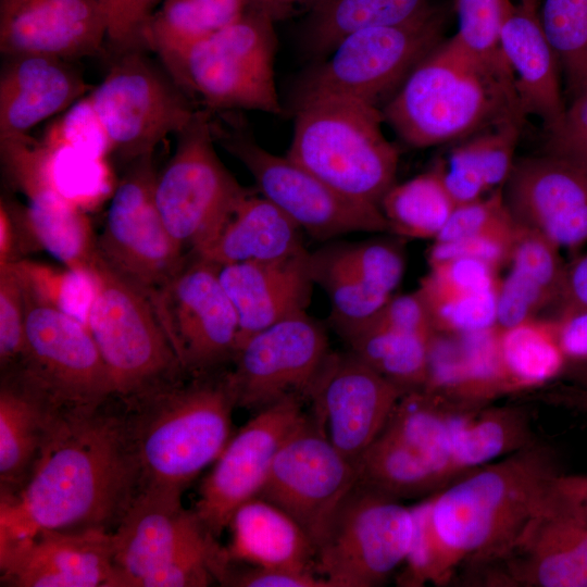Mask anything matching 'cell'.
<instances>
[{
  "label": "cell",
  "mask_w": 587,
  "mask_h": 587,
  "mask_svg": "<svg viewBox=\"0 0 587 587\" xmlns=\"http://www.w3.org/2000/svg\"><path fill=\"white\" fill-rule=\"evenodd\" d=\"M550 399L570 409L587 412V360L566 361Z\"/></svg>",
  "instance_id": "6f0895ef"
},
{
  "label": "cell",
  "mask_w": 587,
  "mask_h": 587,
  "mask_svg": "<svg viewBox=\"0 0 587 587\" xmlns=\"http://www.w3.org/2000/svg\"><path fill=\"white\" fill-rule=\"evenodd\" d=\"M522 124L511 121L470 136L450 151L448 164L473 174L488 191L497 189L507 182L514 165Z\"/></svg>",
  "instance_id": "7bdbcfd3"
},
{
  "label": "cell",
  "mask_w": 587,
  "mask_h": 587,
  "mask_svg": "<svg viewBox=\"0 0 587 587\" xmlns=\"http://www.w3.org/2000/svg\"><path fill=\"white\" fill-rule=\"evenodd\" d=\"M105 38L97 0H0L2 57L45 54L72 61L99 53Z\"/></svg>",
  "instance_id": "d4e9b609"
},
{
  "label": "cell",
  "mask_w": 587,
  "mask_h": 587,
  "mask_svg": "<svg viewBox=\"0 0 587 587\" xmlns=\"http://www.w3.org/2000/svg\"><path fill=\"white\" fill-rule=\"evenodd\" d=\"M587 476L561 474L509 551L498 583L587 587Z\"/></svg>",
  "instance_id": "9a60e30c"
},
{
  "label": "cell",
  "mask_w": 587,
  "mask_h": 587,
  "mask_svg": "<svg viewBox=\"0 0 587 587\" xmlns=\"http://www.w3.org/2000/svg\"><path fill=\"white\" fill-rule=\"evenodd\" d=\"M40 249L24 213V208L0 201V266L23 260Z\"/></svg>",
  "instance_id": "9f6ffc18"
},
{
  "label": "cell",
  "mask_w": 587,
  "mask_h": 587,
  "mask_svg": "<svg viewBox=\"0 0 587 587\" xmlns=\"http://www.w3.org/2000/svg\"><path fill=\"white\" fill-rule=\"evenodd\" d=\"M79 417L66 413L14 375L1 374V495L20 491L47 448L72 421Z\"/></svg>",
  "instance_id": "83f0119b"
},
{
  "label": "cell",
  "mask_w": 587,
  "mask_h": 587,
  "mask_svg": "<svg viewBox=\"0 0 587 587\" xmlns=\"http://www.w3.org/2000/svg\"><path fill=\"white\" fill-rule=\"evenodd\" d=\"M0 154L8 178L27 199L24 213L40 249L65 267L91 273L99 253L89 220L49 184L33 138L0 140Z\"/></svg>",
  "instance_id": "cb8c5ba5"
},
{
  "label": "cell",
  "mask_w": 587,
  "mask_h": 587,
  "mask_svg": "<svg viewBox=\"0 0 587 587\" xmlns=\"http://www.w3.org/2000/svg\"><path fill=\"white\" fill-rule=\"evenodd\" d=\"M503 198L515 223L561 248L587 241V171L551 154L514 162Z\"/></svg>",
  "instance_id": "44dd1931"
},
{
  "label": "cell",
  "mask_w": 587,
  "mask_h": 587,
  "mask_svg": "<svg viewBox=\"0 0 587 587\" xmlns=\"http://www.w3.org/2000/svg\"><path fill=\"white\" fill-rule=\"evenodd\" d=\"M26 345V310L21 280L10 263L0 266V370L14 365Z\"/></svg>",
  "instance_id": "c3c4849f"
},
{
  "label": "cell",
  "mask_w": 587,
  "mask_h": 587,
  "mask_svg": "<svg viewBox=\"0 0 587 587\" xmlns=\"http://www.w3.org/2000/svg\"><path fill=\"white\" fill-rule=\"evenodd\" d=\"M562 311L587 310V254L565 266L561 296Z\"/></svg>",
  "instance_id": "91938a15"
},
{
  "label": "cell",
  "mask_w": 587,
  "mask_h": 587,
  "mask_svg": "<svg viewBox=\"0 0 587 587\" xmlns=\"http://www.w3.org/2000/svg\"><path fill=\"white\" fill-rule=\"evenodd\" d=\"M552 452L532 444L470 470L412 507L413 555L426 583L444 585L462 564L499 561L557 478Z\"/></svg>",
  "instance_id": "7a4b0ae2"
},
{
  "label": "cell",
  "mask_w": 587,
  "mask_h": 587,
  "mask_svg": "<svg viewBox=\"0 0 587 587\" xmlns=\"http://www.w3.org/2000/svg\"><path fill=\"white\" fill-rule=\"evenodd\" d=\"M503 191L497 188L491 195L457 205L447 224L434 241H451L514 224Z\"/></svg>",
  "instance_id": "816d5d0a"
},
{
  "label": "cell",
  "mask_w": 587,
  "mask_h": 587,
  "mask_svg": "<svg viewBox=\"0 0 587 587\" xmlns=\"http://www.w3.org/2000/svg\"><path fill=\"white\" fill-rule=\"evenodd\" d=\"M434 334L407 333L366 323L344 338L349 351L408 392L426 385Z\"/></svg>",
  "instance_id": "8d00e7d4"
},
{
  "label": "cell",
  "mask_w": 587,
  "mask_h": 587,
  "mask_svg": "<svg viewBox=\"0 0 587 587\" xmlns=\"http://www.w3.org/2000/svg\"><path fill=\"white\" fill-rule=\"evenodd\" d=\"M497 347L509 391L553 382L566 363L553 321L534 317L498 328Z\"/></svg>",
  "instance_id": "d590c367"
},
{
  "label": "cell",
  "mask_w": 587,
  "mask_h": 587,
  "mask_svg": "<svg viewBox=\"0 0 587 587\" xmlns=\"http://www.w3.org/2000/svg\"><path fill=\"white\" fill-rule=\"evenodd\" d=\"M178 135L176 149L157 174L154 198L161 217L184 252H195L250 191L214 150L211 112L198 110Z\"/></svg>",
  "instance_id": "7c38bea8"
},
{
  "label": "cell",
  "mask_w": 587,
  "mask_h": 587,
  "mask_svg": "<svg viewBox=\"0 0 587 587\" xmlns=\"http://www.w3.org/2000/svg\"><path fill=\"white\" fill-rule=\"evenodd\" d=\"M88 98L113 153L128 163L153 154L161 140L183 132L198 112L187 92L143 51L117 54Z\"/></svg>",
  "instance_id": "8fae6325"
},
{
  "label": "cell",
  "mask_w": 587,
  "mask_h": 587,
  "mask_svg": "<svg viewBox=\"0 0 587 587\" xmlns=\"http://www.w3.org/2000/svg\"><path fill=\"white\" fill-rule=\"evenodd\" d=\"M322 0H247L250 11L263 13L274 22L287 17L298 9L312 4L315 8Z\"/></svg>",
  "instance_id": "94428289"
},
{
  "label": "cell",
  "mask_w": 587,
  "mask_h": 587,
  "mask_svg": "<svg viewBox=\"0 0 587 587\" xmlns=\"http://www.w3.org/2000/svg\"><path fill=\"white\" fill-rule=\"evenodd\" d=\"M228 527L232 542L226 550L230 561L315 572V548L309 536L291 516L263 498L254 497L240 505Z\"/></svg>",
  "instance_id": "1f68e13d"
},
{
  "label": "cell",
  "mask_w": 587,
  "mask_h": 587,
  "mask_svg": "<svg viewBox=\"0 0 587 587\" xmlns=\"http://www.w3.org/2000/svg\"><path fill=\"white\" fill-rule=\"evenodd\" d=\"M512 5L511 0H453L458 29L452 36L475 57L511 77L500 37Z\"/></svg>",
  "instance_id": "f6af8a7d"
},
{
  "label": "cell",
  "mask_w": 587,
  "mask_h": 587,
  "mask_svg": "<svg viewBox=\"0 0 587 587\" xmlns=\"http://www.w3.org/2000/svg\"><path fill=\"white\" fill-rule=\"evenodd\" d=\"M413 530L411 507L357 484L315 547V572L330 587L378 585L404 563Z\"/></svg>",
  "instance_id": "9c48e42d"
},
{
  "label": "cell",
  "mask_w": 587,
  "mask_h": 587,
  "mask_svg": "<svg viewBox=\"0 0 587 587\" xmlns=\"http://www.w3.org/2000/svg\"><path fill=\"white\" fill-rule=\"evenodd\" d=\"M41 141L70 146L102 159L113 153L112 142L88 96L66 109Z\"/></svg>",
  "instance_id": "7dc6e473"
},
{
  "label": "cell",
  "mask_w": 587,
  "mask_h": 587,
  "mask_svg": "<svg viewBox=\"0 0 587 587\" xmlns=\"http://www.w3.org/2000/svg\"><path fill=\"white\" fill-rule=\"evenodd\" d=\"M500 47L525 116L535 115L551 128L562 117L566 102L559 62L541 26L538 7L512 5Z\"/></svg>",
  "instance_id": "f1b7e54d"
},
{
  "label": "cell",
  "mask_w": 587,
  "mask_h": 587,
  "mask_svg": "<svg viewBox=\"0 0 587 587\" xmlns=\"http://www.w3.org/2000/svg\"><path fill=\"white\" fill-rule=\"evenodd\" d=\"M337 254L376 290L392 296L404 272V254L385 239L333 245Z\"/></svg>",
  "instance_id": "bcb514c9"
},
{
  "label": "cell",
  "mask_w": 587,
  "mask_h": 587,
  "mask_svg": "<svg viewBox=\"0 0 587 587\" xmlns=\"http://www.w3.org/2000/svg\"><path fill=\"white\" fill-rule=\"evenodd\" d=\"M310 265L314 283L330 299L332 321L342 337L370 321L391 298L367 284L333 246L310 253Z\"/></svg>",
  "instance_id": "ab89813d"
},
{
  "label": "cell",
  "mask_w": 587,
  "mask_h": 587,
  "mask_svg": "<svg viewBox=\"0 0 587 587\" xmlns=\"http://www.w3.org/2000/svg\"><path fill=\"white\" fill-rule=\"evenodd\" d=\"M216 539L182 496L140 492L112 532V587H134L148 573Z\"/></svg>",
  "instance_id": "603a6c76"
},
{
  "label": "cell",
  "mask_w": 587,
  "mask_h": 587,
  "mask_svg": "<svg viewBox=\"0 0 587 587\" xmlns=\"http://www.w3.org/2000/svg\"><path fill=\"white\" fill-rule=\"evenodd\" d=\"M585 503H586V509H587V494H586V500H585Z\"/></svg>",
  "instance_id": "be15d7a7"
},
{
  "label": "cell",
  "mask_w": 587,
  "mask_h": 587,
  "mask_svg": "<svg viewBox=\"0 0 587 587\" xmlns=\"http://www.w3.org/2000/svg\"><path fill=\"white\" fill-rule=\"evenodd\" d=\"M117 401L137 470L138 494L182 496L232 437L236 404L224 370L185 373Z\"/></svg>",
  "instance_id": "3957f363"
},
{
  "label": "cell",
  "mask_w": 587,
  "mask_h": 587,
  "mask_svg": "<svg viewBox=\"0 0 587 587\" xmlns=\"http://www.w3.org/2000/svg\"><path fill=\"white\" fill-rule=\"evenodd\" d=\"M444 25V13L432 7L409 22L350 34L304 78L298 98L329 95L377 107L442 40Z\"/></svg>",
  "instance_id": "30bf717a"
},
{
  "label": "cell",
  "mask_w": 587,
  "mask_h": 587,
  "mask_svg": "<svg viewBox=\"0 0 587 587\" xmlns=\"http://www.w3.org/2000/svg\"><path fill=\"white\" fill-rule=\"evenodd\" d=\"M218 277L238 316L236 350L253 334L305 312L315 284L307 250L278 260L218 265Z\"/></svg>",
  "instance_id": "484cf974"
},
{
  "label": "cell",
  "mask_w": 587,
  "mask_h": 587,
  "mask_svg": "<svg viewBox=\"0 0 587 587\" xmlns=\"http://www.w3.org/2000/svg\"><path fill=\"white\" fill-rule=\"evenodd\" d=\"M404 392L351 351L330 352L309 397L314 422L355 462Z\"/></svg>",
  "instance_id": "ffe728a7"
},
{
  "label": "cell",
  "mask_w": 587,
  "mask_h": 587,
  "mask_svg": "<svg viewBox=\"0 0 587 587\" xmlns=\"http://www.w3.org/2000/svg\"><path fill=\"white\" fill-rule=\"evenodd\" d=\"M21 284L26 345L20 360L1 374L14 375L71 415L96 412L114 397V389L88 326Z\"/></svg>",
  "instance_id": "ba28073f"
},
{
  "label": "cell",
  "mask_w": 587,
  "mask_h": 587,
  "mask_svg": "<svg viewBox=\"0 0 587 587\" xmlns=\"http://www.w3.org/2000/svg\"><path fill=\"white\" fill-rule=\"evenodd\" d=\"M354 464L357 484L398 500L434 494L447 485L432 462L385 429Z\"/></svg>",
  "instance_id": "836d02e7"
},
{
  "label": "cell",
  "mask_w": 587,
  "mask_h": 587,
  "mask_svg": "<svg viewBox=\"0 0 587 587\" xmlns=\"http://www.w3.org/2000/svg\"><path fill=\"white\" fill-rule=\"evenodd\" d=\"M433 5L429 0H322L315 8L309 43L316 53H328L358 30L414 20Z\"/></svg>",
  "instance_id": "f35d334b"
},
{
  "label": "cell",
  "mask_w": 587,
  "mask_h": 587,
  "mask_svg": "<svg viewBox=\"0 0 587 587\" xmlns=\"http://www.w3.org/2000/svg\"><path fill=\"white\" fill-rule=\"evenodd\" d=\"M0 570L15 587H112V533L43 529L0 541Z\"/></svg>",
  "instance_id": "7402d4cb"
},
{
  "label": "cell",
  "mask_w": 587,
  "mask_h": 587,
  "mask_svg": "<svg viewBox=\"0 0 587 587\" xmlns=\"http://www.w3.org/2000/svg\"><path fill=\"white\" fill-rule=\"evenodd\" d=\"M247 9V0H163L148 26L147 49L154 51L164 65L238 21Z\"/></svg>",
  "instance_id": "e575fe53"
},
{
  "label": "cell",
  "mask_w": 587,
  "mask_h": 587,
  "mask_svg": "<svg viewBox=\"0 0 587 587\" xmlns=\"http://www.w3.org/2000/svg\"><path fill=\"white\" fill-rule=\"evenodd\" d=\"M357 483L354 462L308 417L279 448L258 497L291 516L315 548Z\"/></svg>",
  "instance_id": "ac0fdd59"
},
{
  "label": "cell",
  "mask_w": 587,
  "mask_h": 587,
  "mask_svg": "<svg viewBox=\"0 0 587 587\" xmlns=\"http://www.w3.org/2000/svg\"><path fill=\"white\" fill-rule=\"evenodd\" d=\"M520 3L538 7V0H520Z\"/></svg>",
  "instance_id": "6125c7cd"
},
{
  "label": "cell",
  "mask_w": 587,
  "mask_h": 587,
  "mask_svg": "<svg viewBox=\"0 0 587 587\" xmlns=\"http://www.w3.org/2000/svg\"><path fill=\"white\" fill-rule=\"evenodd\" d=\"M90 274L95 295L87 326L110 373L114 397L125 400L183 376L186 372L147 292L99 254Z\"/></svg>",
  "instance_id": "8992f818"
},
{
  "label": "cell",
  "mask_w": 587,
  "mask_h": 587,
  "mask_svg": "<svg viewBox=\"0 0 587 587\" xmlns=\"http://www.w3.org/2000/svg\"><path fill=\"white\" fill-rule=\"evenodd\" d=\"M516 223L451 241H434L428 252L429 265L467 258L483 261L494 268L509 263L516 235Z\"/></svg>",
  "instance_id": "f907efd6"
},
{
  "label": "cell",
  "mask_w": 587,
  "mask_h": 587,
  "mask_svg": "<svg viewBox=\"0 0 587 587\" xmlns=\"http://www.w3.org/2000/svg\"><path fill=\"white\" fill-rule=\"evenodd\" d=\"M0 73V140L27 135L65 111L89 88L70 61L45 54L4 55Z\"/></svg>",
  "instance_id": "4316f807"
},
{
  "label": "cell",
  "mask_w": 587,
  "mask_h": 587,
  "mask_svg": "<svg viewBox=\"0 0 587 587\" xmlns=\"http://www.w3.org/2000/svg\"><path fill=\"white\" fill-rule=\"evenodd\" d=\"M455 207L439 166L395 184L380 202L389 232L407 238L434 240Z\"/></svg>",
  "instance_id": "74e56055"
},
{
  "label": "cell",
  "mask_w": 587,
  "mask_h": 587,
  "mask_svg": "<svg viewBox=\"0 0 587 587\" xmlns=\"http://www.w3.org/2000/svg\"><path fill=\"white\" fill-rule=\"evenodd\" d=\"M303 402L289 398L262 409L230 437L201 483L193 510L214 537L240 505L258 497L279 448L308 419Z\"/></svg>",
  "instance_id": "d6986e66"
},
{
  "label": "cell",
  "mask_w": 587,
  "mask_h": 587,
  "mask_svg": "<svg viewBox=\"0 0 587 587\" xmlns=\"http://www.w3.org/2000/svg\"><path fill=\"white\" fill-rule=\"evenodd\" d=\"M382 113L403 141L417 148L526 117L513 78L453 37L442 39L414 66Z\"/></svg>",
  "instance_id": "277c9868"
},
{
  "label": "cell",
  "mask_w": 587,
  "mask_h": 587,
  "mask_svg": "<svg viewBox=\"0 0 587 587\" xmlns=\"http://www.w3.org/2000/svg\"><path fill=\"white\" fill-rule=\"evenodd\" d=\"M275 51L274 21L247 10L238 21L193 43L164 68L210 112L243 109L279 114Z\"/></svg>",
  "instance_id": "52a82bcc"
},
{
  "label": "cell",
  "mask_w": 587,
  "mask_h": 587,
  "mask_svg": "<svg viewBox=\"0 0 587 587\" xmlns=\"http://www.w3.org/2000/svg\"><path fill=\"white\" fill-rule=\"evenodd\" d=\"M35 151L49 184L79 209L93 208L113 193L115 188L107 159L43 141H35Z\"/></svg>",
  "instance_id": "60d3db41"
},
{
  "label": "cell",
  "mask_w": 587,
  "mask_h": 587,
  "mask_svg": "<svg viewBox=\"0 0 587 587\" xmlns=\"http://www.w3.org/2000/svg\"><path fill=\"white\" fill-rule=\"evenodd\" d=\"M137 495L136 465L112 398L61 432L20 491L1 495L0 541L43 529L112 533Z\"/></svg>",
  "instance_id": "6da1fadb"
},
{
  "label": "cell",
  "mask_w": 587,
  "mask_h": 587,
  "mask_svg": "<svg viewBox=\"0 0 587 587\" xmlns=\"http://www.w3.org/2000/svg\"><path fill=\"white\" fill-rule=\"evenodd\" d=\"M532 444L529 420L520 409L464 407L453 426L452 465L459 477Z\"/></svg>",
  "instance_id": "d6a6232c"
},
{
  "label": "cell",
  "mask_w": 587,
  "mask_h": 587,
  "mask_svg": "<svg viewBox=\"0 0 587 587\" xmlns=\"http://www.w3.org/2000/svg\"><path fill=\"white\" fill-rule=\"evenodd\" d=\"M538 14L565 82L567 105L587 92V0H544Z\"/></svg>",
  "instance_id": "b9f144b4"
},
{
  "label": "cell",
  "mask_w": 587,
  "mask_h": 587,
  "mask_svg": "<svg viewBox=\"0 0 587 587\" xmlns=\"http://www.w3.org/2000/svg\"><path fill=\"white\" fill-rule=\"evenodd\" d=\"M301 229L250 190L193 253L217 265L283 259L305 250Z\"/></svg>",
  "instance_id": "4dcf8cb0"
},
{
  "label": "cell",
  "mask_w": 587,
  "mask_h": 587,
  "mask_svg": "<svg viewBox=\"0 0 587 587\" xmlns=\"http://www.w3.org/2000/svg\"><path fill=\"white\" fill-rule=\"evenodd\" d=\"M220 583L239 587H330L315 572L255 566L239 571L232 569L230 563Z\"/></svg>",
  "instance_id": "11a10c76"
},
{
  "label": "cell",
  "mask_w": 587,
  "mask_h": 587,
  "mask_svg": "<svg viewBox=\"0 0 587 587\" xmlns=\"http://www.w3.org/2000/svg\"><path fill=\"white\" fill-rule=\"evenodd\" d=\"M547 132V154L587 171V92L570 102L560 121Z\"/></svg>",
  "instance_id": "f5cc1de1"
},
{
  "label": "cell",
  "mask_w": 587,
  "mask_h": 587,
  "mask_svg": "<svg viewBox=\"0 0 587 587\" xmlns=\"http://www.w3.org/2000/svg\"><path fill=\"white\" fill-rule=\"evenodd\" d=\"M366 323L423 335H432L436 332L428 308L419 290L412 294L391 296L376 315Z\"/></svg>",
  "instance_id": "db71d44e"
},
{
  "label": "cell",
  "mask_w": 587,
  "mask_h": 587,
  "mask_svg": "<svg viewBox=\"0 0 587 587\" xmlns=\"http://www.w3.org/2000/svg\"><path fill=\"white\" fill-rule=\"evenodd\" d=\"M152 155L129 163L112 193L97 238L101 259L147 295L167 282L187 257L159 212Z\"/></svg>",
  "instance_id": "e0dca14e"
},
{
  "label": "cell",
  "mask_w": 587,
  "mask_h": 587,
  "mask_svg": "<svg viewBox=\"0 0 587 587\" xmlns=\"http://www.w3.org/2000/svg\"><path fill=\"white\" fill-rule=\"evenodd\" d=\"M330 352L325 329L307 312L253 334L227 371L236 408L255 413L289 398L309 400Z\"/></svg>",
  "instance_id": "2e32d148"
},
{
  "label": "cell",
  "mask_w": 587,
  "mask_h": 587,
  "mask_svg": "<svg viewBox=\"0 0 587 587\" xmlns=\"http://www.w3.org/2000/svg\"><path fill=\"white\" fill-rule=\"evenodd\" d=\"M13 264L21 282L35 295L87 325L95 295L90 273L68 267L55 268L27 259Z\"/></svg>",
  "instance_id": "ee69618b"
},
{
  "label": "cell",
  "mask_w": 587,
  "mask_h": 587,
  "mask_svg": "<svg viewBox=\"0 0 587 587\" xmlns=\"http://www.w3.org/2000/svg\"><path fill=\"white\" fill-rule=\"evenodd\" d=\"M553 322L566 361L587 360V310L562 311Z\"/></svg>",
  "instance_id": "680465c9"
},
{
  "label": "cell",
  "mask_w": 587,
  "mask_h": 587,
  "mask_svg": "<svg viewBox=\"0 0 587 587\" xmlns=\"http://www.w3.org/2000/svg\"><path fill=\"white\" fill-rule=\"evenodd\" d=\"M107 24V40L117 54L147 50L150 21L163 0H97Z\"/></svg>",
  "instance_id": "681fc988"
},
{
  "label": "cell",
  "mask_w": 587,
  "mask_h": 587,
  "mask_svg": "<svg viewBox=\"0 0 587 587\" xmlns=\"http://www.w3.org/2000/svg\"><path fill=\"white\" fill-rule=\"evenodd\" d=\"M377 107L329 95L297 99L287 157L340 193L380 209L396 184L398 150Z\"/></svg>",
  "instance_id": "5b68a950"
},
{
  "label": "cell",
  "mask_w": 587,
  "mask_h": 587,
  "mask_svg": "<svg viewBox=\"0 0 587 587\" xmlns=\"http://www.w3.org/2000/svg\"><path fill=\"white\" fill-rule=\"evenodd\" d=\"M429 266L417 290L436 332L465 335L496 326L500 285L496 268L467 258Z\"/></svg>",
  "instance_id": "f546056e"
},
{
  "label": "cell",
  "mask_w": 587,
  "mask_h": 587,
  "mask_svg": "<svg viewBox=\"0 0 587 587\" xmlns=\"http://www.w3.org/2000/svg\"><path fill=\"white\" fill-rule=\"evenodd\" d=\"M211 124L214 139L247 167L259 193L311 237L322 241L349 233L388 232L379 208L340 193L287 155L265 150L240 129Z\"/></svg>",
  "instance_id": "4fadbf2b"
},
{
  "label": "cell",
  "mask_w": 587,
  "mask_h": 587,
  "mask_svg": "<svg viewBox=\"0 0 587 587\" xmlns=\"http://www.w3.org/2000/svg\"><path fill=\"white\" fill-rule=\"evenodd\" d=\"M148 296L186 373L221 371L233 361L239 322L217 264L187 253L178 271Z\"/></svg>",
  "instance_id": "5bb4252c"
}]
</instances>
